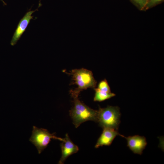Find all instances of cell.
I'll list each match as a JSON object with an SVG mask.
<instances>
[{"label":"cell","instance_id":"cell-1","mask_svg":"<svg viewBox=\"0 0 164 164\" xmlns=\"http://www.w3.org/2000/svg\"><path fill=\"white\" fill-rule=\"evenodd\" d=\"M73 99V106L70 111V115L75 127L78 128L82 123L88 121H97L98 110L91 109L81 102L78 98V94L71 91Z\"/></svg>","mask_w":164,"mask_h":164},{"label":"cell","instance_id":"cell-2","mask_svg":"<svg viewBox=\"0 0 164 164\" xmlns=\"http://www.w3.org/2000/svg\"><path fill=\"white\" fill-rule=\"evenodd\" d=\"M121 116L120 108L118 106L100 108L98 110L97 122L103 129L109 128L118 130Z\"/></svg>","mask_w":164,"mask_h":164},{"label":"cell","instance_id":"cell-3","mask_svg":"<svg viewBox=\"0 0 164 164\" xmlns=\"http://www.w3.org/2000/svg\"><path fill=\"white\" fill-rule=\"evenodd\" d=\"M52 139L62 142L65 140L64 138L57 137L54 133H50L46 129L33 126L29 140L36 147L39 154H40L47 146Z\"/></svg>","mask_w":164,"mask_h":164},{"label":"cell","instance_id":"cell-4","mask_svg":"<svg viewBox=\"0 0 164 164\" xmlns=\"http://www.w3.org/2000/svg\"><path fill=\"white\" fill-rule=\"evenodd\" d=\"M71 74L75 83L77 85V90L75 91L79 93L80 91L89 88H94L96 84L91 71L81 68L72 70Z\"/></svg>","mask_w":164,"mask_h":164},{"label":"cell","instance_id":"cell-5","mask_svg":"<svg viewBox=\"0 0 164 164\" xmlns=\"http://www.w3.org/2000/svg\"><path fill=\"white\" fill-rule=\"evenodd\" d=\"M121 136L126 139L127 146L134 153L140 155L142 154L147 145L145 137L136 135L126 137L122 135Z\"/></svg>","mask_w":164,"mask_h":164},{"label":"cell","instance_id":"cell-6","mask_svg":"<svg viewBox=\"0 0 164 164\" xmlns=\"http://www.w3.org/2000/svg\"><path fill=\"white\" fill-rule=\"evenodd\" d=\"M37 10L29 11L28 12L19 22L16 29L13 34L11 41L12 46L15 44L25 31L31 19H33L32 14Z\"/></svg>","mask_w":164,"mask_h":164},{"label":"cell","instance_id":"cell-7","mask_svg":"<svg viewBox=\"0 0 164 164\" xmlns=\"http://www.w3.org/2000/svg\"><path fill=\"white\" fill-rule=\"evenodd\" d=\"M64 141L60 144L61 156L58 164H63L66 159L71 155L78 152L79 149L71 140L67 134L65 135Z\"/></svg>","mask_w":164,"mask_h":164},{"label":"cell","instance_id":"cell-8","mask_svg":"<svg viewBox=\"0 0 164 164\" xmlns=\"http://www.w3.org/2000/svg\"><path fill=\"white\" fill-rule=\"evenodd\" d=\"M103 129L95 145L96 148L103 146L110 145L116 137L121 135L117 129L109 128H104Z\"/></svg>","mask_w":164,"mask_h":164},{"label":"cell","instance_id":"cell-9","mask_svg":"<svg viewBox=\"0 0 164 164\" xmlns=\"http://www.w3.org/2000/svg\"><path fill=\"white\" fill-rule=\"evenodd\" d=\"M95 93L94 98V101L101 102L109 99L115 96L114 93L101 91L97 88L95 89Z\"/></svg>","mask_w":164,"mask_h":164},{"label":"cell","instance_id":"cell-10","mask_svg":"<svg viewBox=\"0 0 164 164\" xmlns=\"http://www.w3.org/2000/svg\"><path fill=\"white\" fill-rule=\"evenodd\" d=\"M97 88L101 91L107 92H111L110 87L106 79L101 81L98 84Z\"/></svg>","mask_w":164,"mask_h":164},{"label":"cell","instance_id":"cell-11","mask_svg":"<svg viewBox=\"0 0 164 164\" xmlns=\"http://www.w3.org/2000/svg\"><path fill=\"white\" fill-rule=\"evenodd\" d=\"M137 4L141 9L145 8L148 0H133Z\"/></svg>","mask_w":164,"mask_h":164},{"label":"cell","instance_id":"cell-12","mask_svg":"<svg viewBox=\"0 0 164 164\" xmlns=\"http://www.w3.org/2000/svg\"><path fill=\"white\" fill-rule=\"evenodd\" d=\"M163 0H149L145 8L151 7L159 3Z\"/></svg>","mask_w":164,"mask_h":164},{"label":"cell","instance_id":"cell-13","mask_svg":"<svg viewBox=\"0 0 164 164\" xmlns=\"http://www.w3.org/2000/svg\"><path fill=\"white\" fill-rule=\"evenodd\" d=\"M1 0L3 2V3L4 5H6V4L4 2V1L3 0Z\"/></svg>","mask_w":164,"mask_h":164},{"label":"cell","instance_id":"cell-14","mask_svg":"<svg viewBox=\"0 0 164 164\" xmlns=\"http://www.w3.org/2000/svg\"><path fill=\"white\" fill-rule=\"evenodd\" d=\"M149 1V0H148Z\"/></svg>","mask_w":164,"mask_h":164}]
</instances>
